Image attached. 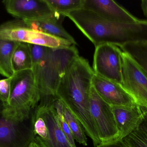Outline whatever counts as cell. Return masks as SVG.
I'll list each match as a JSON object with an SVG mask.
<instances>
[{
  "label": "cell",
  "instance_id": "6da1fadb",
  "mask_svg": "<svg viewBox=\"0 0 147 147\" xmlns=\"http://www.w3.org/2000/svg\"><path fill=\"white\" fill-rule=\"evenodd\" d=\"M94 73L86 60H74L61 78L56 96L79 121L86 134L92 141L98 134L90 113V95Z\"/></svg>",
  "mask_w": 147,
  "mask_h": 147
},
{
  "label": "cell",
  "instance_id": "7a4b0ae2",
  "mask_svg": "<svg viewBox=\"0 0 147 147\" xmlns=\"http://www.w3.org/2000/svg\"><path fill=\"white\" fill-rule=\"evenodd\" d=\"M95 47L104 44L117 46L136 41H147V21L135 23H116L82 8L67 15Z\"/></svg>",
  "mask_w": 147,
  "mask_h": 147
},
{
  "label": "cell",
  "instance_id": "3957f363",
  "mask_svg": "<svg viewBox=\"0 0 147 147\" xmlns=\"http://www.w3.org/2000/svg\"><path fill=\"white\" fill-rule=\"evenodd\" d=\"M79 57L74 45L50 48L43 60L33 65L32 70L41 98L56 96L61 78L74 60Z\"/></svg>",
  "mask_w": 147,
  "mask_h": 147
},
{
  "label": "cell",
  "instance_id": "277c9868",
  "mask_svg": "<svg viewBox=\"0 0 147 147\" xmlns=\"http://www.w3.org/2000/svg\"><path fill=\"white\" fill-rule=\"evenodd\" d=\"M40 99L32 70L15 72L11 77L9 101L3 113L8 117L17 120L30 119Z\"/></svg>",
  "mask_w": 147,
  "mask_h": 147
},
{
  "label": "cell",
  "instance_id": "5b68a950",
  "mask_svg": "<svg viewBox=\"0 0 147 147\" xmlns=\"http://www.w3.org/2000/svg\"><path fill=\"white\" fill-rule=\"evenodd\" d=\"M51 97L44 98L32 114L34 140L44 147H73L59 126Z\"/></svg>",
  "mask_w": 147,
  "mask_h": 147
},
{
  "label": "cell",
  "instance_id": "8992f818",
  "mask_svg": "<svg viewBox=\"0 0 147 147\" xmlns=\"http://www.w3.org/2000/svg\"><path fill=\"white\" fill-rule=\"evenodd\" d=\"M90 110L101 143L119 139L120 135L112 108L99 96L92 86L90 92Z\"/></svg>",
  "mask_w": 147,
  "mask_h": 147
},
{
  "label": "cell",
  "instance_id": "52a82bcc",
  "mask_svg": "<svg viewBox=\"0 0 147 147\" xmlns=\"http://www.w3.org/2000/svg\"><path fill=\"white\" fill-rule=\"evenodd\" d=\"M3 110H0V147H28L34 138L32 115L28 120H17L6 116Z\"/></svg>",
  "mask_w": 147,
  "mask_h": 147
},
{
  "label": "cell",
  "instance_id": "ba28073f",
  "mask_svg": "<svg viewBox=\"0 0 147 147\" xmlns=\"http://www.w3.org/2000/svg\"><path fill=\"white\" fill-rule=\"evenodd\" d=\"M122 52L118 46L112 44H104L96 47L94 73L122 85Z\"/></svg>",
  "mask_w": 147,
  "mask_h": 147
},
{
  "label": "cell",
  "instance_id": "9c48e42d",
  "mask_svg": "<svg viewBox=\"0 0 147 147\" xmlns=\"http://www.w3.org/2000/svg\"><path fill=\"white\" fill-rule=\"evenodd\" d=\"M122 86L136 104L147 109V76L126 53L122 52Z\"/></svg>",
  "mask_w": 147,
  "mask_h": 147
},
{
  "label": "cell",
  "instance_id": "30bf717a",
  "mask_svg": "<svg viewBox=\"0 0 147 147\" xmlns=\"http://www.w3.org/2000/svg\"><path fill=\"white\" fill-rule=\"evenodd\" d=\"M2 3L7 12L16 19L38 20L64 16L54 12L46 0H4Z\"/></svg>",
  "mask_w": 147,
  "mask_h": 147
},
{
  "label": "cell",
  "instance_id": "8fae6325",
  "mask_svg": "<svg viewBox=\"0 0 147 147\" xmlns=\"http://www.w3.org/2000/svg\"><path fill=\"white\" fill-rule=\"evenodd\" d=\"M92 86L99 96L111 107L132 106L136 104L134 98L121 85L94 74Z\"/></svg>",
  "mask_w": 147,
  "mask_h": 147
},
{
  "label": "cell",
  "instance_id": "7c38bea8",
  "mask_svg": "<svg viewBox=\"0 0 147 147\" xmlns=\"http://www.w3.org/2000/svg\"><path fill=\"white\" fill-rule=\"evenodd\" d=\"M83 8L116 23H135L140 20L112 0H83Z\"/></svg>",
  "mask_w": 147,
  "mask_h": 147
},
{
  "label": "cell",
  "instance_id": "4fadbf2b",
  "mask_svg": "<svg viewBox=\"0 0 147 147\" xmlns=\"http://www.w3.org/2000/svg\"><path fill=\"white\" fill-rule=\"evenodd\" d=\"M111 108L120 135L118 140H123L139 127L142 118L141 108L137 104Z\"/></svg>",
  "mask_w": 147,
  "mask_h": 147
},
{
  "label": "cell",
  "instance_id": "5bb4252c",
  "mask_svg": "<svg viewBox=\"0 0 147 147\" xmlns=\"http://www.w3.org/2000/svg\"><path fill=\"white\" fill-rule=\"evenodd\" d=\"M64 16L38 20H24L31 29L42 32L77 45L74 39L65 29L62 21Z\"/></svg>",
  "mask_w": 147,
  "mask_h": 147
},
{
  "label": "cell",
  "instance_id": "9a60e30c",
  "mask_svg": "<svg viewBox=\"0 0 147 147\" xmlns=\"http://www.w3.org/2000/svg\"><path fill=\"white\" fill-rule=\"evenodd\" d=\"M120 47L133 59L147 76V41L129 42Z\"/></svg>",
  "mask_w": 147,
  "mask_h": 147
},
{
  "label": "cell",
  "instance_id": "2e32d148",
  "mask_svg": "<svg viewBox=\"0 0 147 147\" xmlns=\"http://www.w3.org/2000/svg\"><path fill=\"white\" fill-rule=\"evenodd\" d=\"M20 42L0 39V74L6 78L13 75L12 65L13 53Z\"/></svg>",
  "mask_w": 147,
  "mask_h": 147
},
{
  "label": "cell",
  "instance_id": "e0dca14e",
  "mask_svg": "<svg viewBox=\"0 0 147 147\" xmlns=\"http://www.w3.org/2000/svg\"><path fill=\"white\" fill-rule=\"evenodd\" d=\"M12 65L14 73L32 70V62L29 44L24 42L19 43L12 55Z\"/></svg>",
  "mask_w": 147,
  "mask_h": 147
},
{
  "label": "cell",
  "instance_id": "ac0fdd59",
  "mask_svg": "<svg viewBox=\"0 0 147 147\" xmlns=\"http://www.w3.org/2000/svg\"><path fill=\"white\" fill-rule=\"evenodd\" d=\"M62 113L73 134L74 140L79 144L87 146V139L82 124L67 106L62 102Z\"/></svg>",
  "mask_w": 147,
  "mask_h": 147
},
{
  "label": "cell",
  "instance_id": "d6986e66",
  "mask_svg": "<svg viewBox=\"0 0 147 147\" xmlns=\"http://www.w3.org/2000/svg\"><path fill=\"white\" fill-rule=\"evenodd\" d=\"M55 13L66 16L74 11L83 8V0H46Z\"/></svg>",
  "mask_w": 147,
  "mask_h": 147
},
{
  "label": "cell",
  "instance_id": "ffe728a7",
  "mask_svg": "<svg viewBox=\"0 0 147 147\" xmlns=\"http://www.w3.org/2000/svg\"><path fill=\"white\" fill-rule=\"evenodd\" d=\"M123 140L129 147H147V134L139 127Z\"/></svg>",
  "mask_w": 147,
  "mask_h": 147
},
{
  "label": "cell",
  "instance_id": "44dd1931",
  "mask_svg": "<svg viewBox=\"0 0 147 147\" xmlns=\"http://www.w3.org/2000/svg\"><path fill=\"white\" fill-rule=\"evenodd\" d=\"M28 44L31 52L33 66L34 65L38 64L43 60L51 47L39 45Z\"/></svg>",
  "mask_w": 147,
  "mask_h": 147
},
{
  "label": "cell",
  "instance_id": "7402d4cb",
  "mask_svg": "<svg viewBox=\"0 0 147 147\" xmlns=\"http://www.w3.org/2000/svg\"><path fill=\"white\" fill-rule=\"evenodd\" d=\"M11 77L0 79V99L5 105L8 104L9 101Z\"/></svg>",
  "mask_w": 147,
  "mask_h": 147
},
{
  "label": "cell",
  "instance_id": "603a6c76",
  "mask_svg": "<svg viewBox=\"0 0 147 147\" xmlns=\"http://www.w3.org/2000/svg\"><path fill=\"white\" fill-rule=\"evenodd\" d=\"M95 147H129L123 140H117L110 142L101 143Z\"/></svg>",
  "mask_w": 147,
  "mask_h": 147
},
{
  "label": "cell",
  "instance_id": "cb8c5ba5",
  "mask_svg": "<svg viewBox=\"0 0 147 147\" xmlns=\"http://www.w3.org/2000/svg\"><path fill=\"white\" fill-rule=\"evenodd\" d=\"M141 109L142 112V120L138 127L147 134V109L141 108Z\"/></svg>",
  "mask_w": 147,
  "mask_h": 147
},
{
  "label": "cell",
  "instance_id": "d4e9b609",
  "mask_svg": "<svg viewBox=\"0 0 147 147\" xmlns=\"http://www.w3.org/2000/svg\"><path fill=\"white\" fill-rule=\"evenodd\" d=\"M141 6L144 15L147 18V0H142Z\"/></svg>",
  "mask_w": 147,
  "mask_h": 147
},
{
  "label": "cell",
  "instance_id": "484cf974",
  "mask_svg": "<svg viewBox=\"0 0 147 147\" xmlns=\"http://www.w3.org/2000/svg\"><path fill=\"white\" fill-rule=\"evenodd\" d=\"M28 147H44L40 143L34 140L29 144Z\"/></svg>",
  "mask_w": 147,
  "mask_h": 147
},
{
  "label": "cell",
  "instance_id": "4316f807",
  "mask_svg": "<svg viewBox=\"0 0 147 147\" xmlns=\"http://www.w3.org/2000/svg\"><path fill=\"white\" fill-rule=\"evenodd\" d=\"M5 104L0 99V110L4 109L5 108Z\"/></svg>",
  "mask_w": 147,
  "mask_h": 147
}]
</instances>
